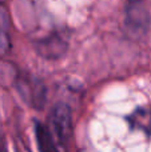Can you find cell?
<instances>
[{
    "label": "cell",
    "instance_id": "7",
    "mask_svg": "<svg viewBox=\"0 0 151 152\" xmlns=\"http://www.w3.org/2000/svg\"><path fill=\"white\" fill-rule=\"evenodd\" d=\"M0 152H5V150H4V140H3L1 131H0Z\"/></svg>",
    "mask_w": 151,
    "mask_h": 152
},
{
    "label": "cell",
    "instance_id": "3",
    "mask_svg": "<svg viewBox=\"0 0 151 152\" xmlns=\"http://www.w3.org/2000/svg\"><path fill=\"white\" fill-rule=\"evenodd\" d=\"M16 87H18L20 96L31 107L40 108L42 105H44V99H45L44 86L37 79L32 77V76L23 75L18 79Z\"/></svg>",
    "mask_w": 151,
    "mask_h": 152
},
{
    "label": "cell",
    "instance_id": "2",
    "mask_svg": "<svg viewBox=\"0 0 151 152\" xmlns=\"http://www.w3.org/2000/svg\"><path fill=\"white\" fill-rule=\"evenodd\" d=\"M48 128L51 129L54 136L62 144L66 145L67 140H68L70 135H71V128H72V118L68 105L60 103V104H56L52 108L50 115Z\"/></svg>",
    "mask_w": 151,
    "mask_h": 152
},
{
    "label": "cell",
    "instance_id": "6",
    "mask_svg": "<svg viewBox=\"0 0 151 152\" xmlns=\"http://www.w3.org/2000/svg\"><path fill=\"white\" fill-rule=\"evenodd\" d=\"M11 19L4 5L0 4V56L5 55L11 47Z\"/></svg>",
    "mask_w": 151,
    "mask_h": 152
},
{
    "label": "cell",
    "instance_id": "4",
    "mask_svg": "<svg viewBox=\"0 0 151 152\" xmlns=\"http://www.w3.org/2000/svg\"><path fill=\"white\" fill-rule=\"evenodd\" d=\"M35 135L39 152H66V145H63L51 132L48 126L42 123L35 124Z\"/></svg>",
    "mask_w": 151,
    "mask_h": 152
},
{
    "label": "cell",
    "instance_id": "5",
    "mask_svg": "<svg viewBox=\"0 0 151 152\" xmlns=\"http://www.w3.org/2000/svg\"><path fill=\"white\" fill-rule=\"evenodd\" d=\"M36 48L39 53L44 58L56 59L60 55H63L66 51V43L58 35H50L47 37H43L36 44Z\"/></svg>",
    "mask_w": 151,
    "mask_h": 152
},
{
    "label": "cell",
    "instance_id": "1",
    "mask_svg": "<svg viewBox=\"0 0 151 152\" xmlns=\"http://www.w3.org/2000/svg\"><path fill=\"white\" fill-rule=\"evenodd\" d=\"M151 16L143 0H126L125 27L131 37L141 39L149 32Z\"/></svg>",
    "mask_w": 151,
    "mask_h": 152
}]
</instances>
